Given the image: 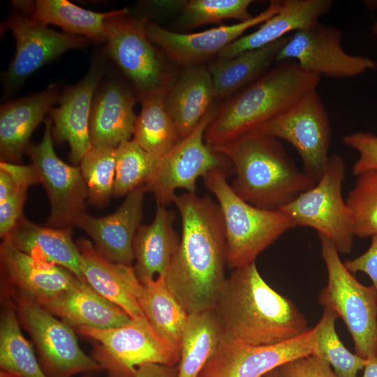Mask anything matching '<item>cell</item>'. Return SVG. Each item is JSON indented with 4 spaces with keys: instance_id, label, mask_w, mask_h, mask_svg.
Listing matches in <instances>:
<instances>
[{
    "instance_id": "ee69618b",
    "label": "cell",
    "mask_w": 377,
    "mask_h": 377,
    "mask_svg": "<svg viewBox=\"0 0 377 377\" xmlns=\"http://www.w3.org/2000/svg\"><path fill=\"white\" fill-rule=\"evenodd\" d=\"M371 239V244L364 253L344 261L343 265L352 274L361 272L368 275L377 293V234L372 235Z\"/></svg>"
},
{
    "instance_id": "7402d4cb",
    "label": "cell",
    "mask_w": 377,
    "mask_h": 377,
    "mask_svg": "<svg viewBox=\"0 0 377 377\" xmlns=\"http://www.w3.org/2000/svg\"><path fill=\"white\" fill-rule=\"evenodd\" d=\"M59 87L52 84L40 93L1 105L0 110V153L1 161L20 163L29 138L58 102Z\"/></svg>"
},
{
    "instance_id": "ac0fdd59",
    "label": "cell",
    "mask_w": 377,
    "mask_h": 377,
    "mask_svg": "<svg viewBox=\"0 0 377 377\" xmlns=\"http://www.w3.org/2000/svg\"><path fill=\"white\" fill-rule=\"evenodd\" d=\"M0 260L7 300H25L41 306L79 279L68 269L34 259L2 239Z\"/></svg>"
},
{
    "instance_id": "ffe728a7",
    "label": "cell",
    "mask_w": 377,
    "mask_h": 377,
    "mask_svg": "<svg viewBox=\"0 0 377 377\" xmlns=\"http://www.w3.org/2000/svg\"><path fill=\"white\" fill-rule=\"evenodd\" d=\"M145 193L142 185L128 193L112 214L95 217L82 212L74 225L92 238L96 249L107 259L117 264L132 266L133 239L141 225Z\"/></svg>"
},
{
    "instance_id": "f1b7e54d",
    "label": "cell",
    "mask_w": 377,
    "mask_h": 377,
    "mask_svg": "<svg viewBox=\"0 0 377 377\" xmlns=\"http://www.w3.org/2000/svg\"><path fill=\"white\" fill-rule=\"evenodd\" d=\"M289 37L231 58L213 60L207 68L212 77L216 100L230 98L267 73Z\"/></svg>"
},
{
    "instance_id": "681fc988",
    "label": "cell",
    "mask_w": 377,
    "mask_h": 377,
    "mask_svg": "<svg viewBox=\"0 0 377 377\" xmlns=\"http://www.w3.org/2000/svg\"><path fill=\"white\" fill-rule=\"evenodd\" d=\"M371 31L374 36H377V20L373 24Z\"/></svg>"
},
{
    "instance_id": "74e56055",
    "label": "cell",
    "mask_w": 377,
    "mask_h": 377,
    "mask_svg": "<svg viewBox=\"0 0 377 377\" xmlns=\"http://www.w3.org/2000/svg\"><path fill=\"white\" fill-rule=\"evenodd\" d=\"M346 199L355 237L364 239L377 234V170L358 175Z\"/></svg>"
},
{
    "instance_id": "d6986e66",
    "label": "cell",
    "mask_w": 377,
    "mask_h": 377,
    "mask_svg": "<svg viewBox=\"0 0 377 377\" xmlns=\"http://www.w3.org/2000/svg\"><path fill=\"white\" fill-rule=\"evenodd\" d=\"M105 71L103 59L97 58L87 75L61 94L59 106L52 108L48 112L53 124L54 138L59 142H68L70 160L75 165L80 164L91 147L90 117L92 103Z\"/></svg>"
},
{
    "instance_id": "277c9868",
    "label": "cell",
    "mask_w": 377,
    "mask_h": 377,
    "mask_svg": "<svg viewBox=\"0 0 377 377\" xmlns=\"http://www.w3.org/2000/svg\"><path fill=\"white\" fill-rule=\"evenodd\" d=\"M320 78L302 70L295 61L277 62L216 108L205 131L206 143L216 147L256 131L317 89Z\"/></svg>"
},
{
    "instance_id": "ab89813d",
    "label": "cell",
    "mask_w": 377,
    "mask_h": 377,
    "mask_svg": "<svg viewBox=\"0 0 377 377\" xmlns=\"http://www.w3.org/2000/svg\"><path fill=\"white\" fill-rule=\"evenodd\" d=\"M343 143L359 154L352 172L357 176L364 171L377 170V135L371 132L357 131L345 135Z\"/></svg>"
},
{
    "instance_id": "8fae6325",
    "label": "cell",
    "mask_w": 377,
    "mask_h": 377,
    "mask_svg": "<svg viewBox=\"0 0 377 377\" xmlns=\"http://www.w3.org/2000/svg\"><path fill=\"white\" fill-rule=\"evenodd\" d=\"M256 131L286 140L297 151L304 172L316 184L330 157L331 126L317 89Z\"/></svg>"
},
{
    "instance_id": "603a6c76",
    "label": "cell",
    "mask_w": 377,
    "mask_h": 377,
    "mask_svg": "<svg viewBox=\"0 0 377 377\" xmlns=\"http://www.w3.org/2000/svg\"><path fill=\"white\" fill-rule=\"evenodd\" d=\"M333 6L332 0H283L279 10L253 32L244 35L222 50L217 57L228 59L277 41L291 31L307 28L319 21Z\"/></svg>"
},
{
    "instance_id": "4fadbf2b",
    "label": "cell",
    "mask_w": 377,
    "mask_h": 377,
    "mask_svg": "<svg viewBox=\"0 0 377 377\" xmlns=\"http://www.w3.org/2000/svg\"><path fill=\"white\" fill-rule=\"evenodd\" d=\"M342 36L340 29L318 21L290 36L276 62L293 60L306 72L330 78H351L377 68L371 58L346 52Z\"/></svg>"
},
{
    "instance_id": "d4e9b609",
    "label": "cell",
    "mask_w": 377,
    "mask_h": 377,
    "mask_svg": "<svg viewBox=\"0 0 377 377\" xmlns=\"http://www.w3.org/2000/svg\"><path fill=\"white\" fill-rule=\"evenodd\" d=\"M42 307L74 328L109 329L131 319L124 309L81 279Z\"/></svg>"
},
{
    "instance_id": "f6af8a7d",
    "label": "cell",
    "mask_w": 377,
    "mask_h": 377,
    "mask_svg": "<svg viewBox=\"0 0 377 377\" xmlns=\"http://www.w3.org/2000/svg\"><path fill=\"white\" fill-rule=\"evenodd\" d=\"M82 377H93L91 374H84ZM135 377H178V365L170 366L148 363L138 367Z\"/></svg>"
},
{
    "instance_id": "9c48e42d",
    "label": "cell",
    "mask_w": 377,
    "mask_h": 377,
    "mask_svg": "<svg viewBox=\"0 0 377 377\" xmlns=\"http://www.w3.org/2000/svg\"><path fill=\"white\" fill-rule=\"evenodd\" d=\"M345 177L343 157L330 154L319 181L280 209L296 227L313 228L328 238L339 253L351 252L355 237L352 217L342 195Z\"/></svg>"
},
{
    "instance_id": "52a82bcc",
    "label": "cell",
    "mask_w": 377,
    "mask_h": 377,
    "mask_svg": "<svg viewBox=\"0 0 377 377\" xmlns=\"http://www.w3.org/2000/svg\"><path fill=\"white\" fill-rule=\"evenodd\" d=\"M318 235L327 272V282L319 293L318 302L343 320L355 354L364 359L377 357V293L372 285L362 284L346 269L328 238Z\"/></svg>"
},
{
    "instance_id": "6da1fadb",
    "label": "cell",
    "mask_w": 377,
    "mask_h": 377,
    "mask_svg": "<svg viewBox=\"0 0 377 377\" xmlns=\"http://www.w3.org/2000/svg\"><path fill=\"white\" fill-rule=\"evenodd\" d=\"M182 221L178 249L164 276L188 313L214 309L226 280L227 245L217 203L186 193L174 202Z\"/></svg>"
},
{
    "instance_id": "b9f144b4",
    "label": "cell",
    "mask_w": 377,
    "mask_h": 377,
    "mask_svg": "<svg viewBox=\"0 0 377 377\" xmlns=\"http://www.w3.org/2000/svg\"><path fill=\"white\" fill-rule=\"evenodd\" d=\"M280 377H338L321 357L309 355L279 367Z\"/></svg>"
},
{
    "instance_id": "30bf717a",
    "label": "cell",
    "mask_w": 377,
    "mask_h": 377,
    "mask_svg": "<svg viewBox=\"0 0 377 377\" xmlns=\"http://www.w3.org/2000/svg\"><path fill=\"white\" fill-rule=\"evenodd\" d=\"M212 107L194 130L182 138L162 156L151 176L143 184L145 192L151 193L157 205L173 202L175 191L185 189L195 193L196 181L216 170L226 172L230 161L205 140V131L216 114Z\"/></svg>"
},
{
    "instance_id": "7bdbcfd3",
    "label": "cell",
    "mask_w": 377,
    "mask_h": 377,
    "mask_svg": "<svg viewBox=\"0 0 377 377\" xmlns=\"http://www.w3.org/2000/svg\"><path fill=\"white\" fill-rule=\"evenodd\" d=\"M28 188H20L0 202V236L5 237L23 216Z\"/></svg>"
},
{
    "instance_id": "1f68e13d",
    "label": "cell",
    "mask_w": 377,
    "mask_h": 377,
    "mask_svg": "<svg viewBox=\"0 0 377 377\" xmlns=\"http://www.w3.org/2000/svg\"><path fill=\"white\" fill-rule=\"evenodd\" d=\"M223 338L214 309L188 313L180 343L178 377H198Z\"/></svg>"
},
{
    "instance_id": "44dd1931",
    "label": "cell",
    "mask_w": 377,
    "mask_h": 377,
    "mask_svg": "<svg viewBox=\"0 0 377 377\" xmlns=\"http://www.w3.org/2000/svg\"><path fill=\"white\" fill-rule=\"evenodd\" d=\"M137 96L124 83L108 80L97 88L90 117L91 146L117 147L133 135Z\"/></svg>"
},
{
    "instance_id": "ba28073f",
    "label": "cell",
    "mask_w": 377,
    "mask_h": 377,
    "mask_svg": "<svg viewBox=\"0 0 377 377\" xmlns=\"http://www.w3.org/2000/svg\"><path fill=\"white\" fill-rule=\"evenodd\" d=\"M93 341L91 357L108 377H135L138 367L148 363L179 364V350L163 341L145 316L131 318L119 327L76 328Z\"/></svg>"
},
{
    "instance_id": "8992f818",
    "label": "cell",
    "mask_w": 377,
    "mask_h": 377,
    "mask_svg": "<svg viewBox=\"0 0 377 377\" xmlns=\"http://www.w3.org/2000/svg\"><path fill=\"white\" fill-rule=\"evenodd\" d=\"M147 21L121 8L105 22L108 54L131 82L139 100L165 96L177 76L167 57L147 37Z\"/></svg>"
},
{
    "instance_id": "e0dca14e",
    "label": "cell",
    "mask_w": 377,
    "mask_h": 377,
    "mask_svg": "<svg viewBox=\"0 0 377 377\" xmlns=\"http://www.w3.org/2000/svg\"><path fill=\"white\" fill-rule=\"evenodd\" d=\"M6 26L15 40L14 57L3 75L8 91L64 52L86 45L84 37L54 31L21 13L10 16Z\"/></svg>"
},
{
    "instance_id": "83f0119b",
    "label": "cell",
    "mask_w": 377,
    "mask_h": 377,
    "mask_svg": "<svg viewBox=\"0 0 377 377\" xmlns=\"http://www.w3.org/2000/svg\"><path fill=\"white\" fill-rule=\"evenodd\" d=\"M175 214L157 205L152 222L140 225L133 239V267L139 281L165 276L180 239L175 230Z\"/></svg>"
},
{
    "instance_id": "4316f807",
    "label": "cell",
    "mask_w": 377,
    "mask_h": 377,
    "mask_svg": "<svg viewBox=\"0 0 377 377\" xmlns=\"http://www.w3.org/2000/svg\"><path fill=\"white\" fill-rule=\"evenodd\" d=\"M168 113L182 138L188 136L216 100L211 73L202 65L184 67L165 97Z\"/></svg>"
},
{
    "instance_id": "c3c4849f",
    "label": "cell",
    "mask_w": 377,
    "mask_h": 377,
    "mask_svg": "<svg viewBox=\"0 0 377 377\" xmlns=\"http://www.w3.org/2000/svg\"><path fill=\"white\" fill-rule=\"evenodd\" d=\"M263 377H280L279 368H276L268 372L267 374L264 375Z\"/></svg>"
},
{
    "instance_id": "5bb4252c",
    "label": "cell",
    "mask_w": 377,
    "mask_h": 377,
    "mask_svg": "<svg viewBox=\"0 0 377 377\" xmlns=\"http://www.w3.org/2000/svg\"><path fill=\"white\" fill-rule=\"evenodd\" d=\"M316 348V326L270 346H249L223 338L198 377H263L290 361L314 355Z\"/></svg>"
},
{
    "instance_id": "60d3db41",
    "label": "cell",
    "mask_w": 377,
    "mask_h": 377,
    "mask_svg": "<svg viewBox=\"0 0 377 377\" xmlns=\"http://www.w3.org/2000/svg\"><path fill=\"white\" fill-rule=\"evenodd\" d=\"M40 183L38 174L31 164L21 165L1 161L0 163V202L20 188Z\"/></svg>"
},
{
    "instance_id": "d590c367",
    "label": "cell",
    "mask_w": 377,
    "mask_h": 377,
    "mask_svg": "<svg viewBox=\"0 0 377 377\" xmlns=\"http://www.w3.org/2000/svg\"><path fill=\"white\" fill-rule=\"evenodd\" d=\"M159 159L144 150L133 139L118 145L112 195H126L143 185L156 170Z\"/></svg>"
},
{
    "instance_id": "f546056e",
    "label": "cell",
    "mask_w": 377,
    "mask_h": 377,
    "mask_svg": "<svg viewBox=\"0 0 377 377\" xmlns=\"http://www.w3.org/2000/svg\"><path fill=\"white\" fill-rule=\"evenodd\" d=\"M133 293L156 334L166 343L179 350L188 313L168 286L164 276L138 280Z\"/></svg>"
},
{
    "instance_id": "f35d334b",
    "label": "cell",
    "mask_w": 377,
    "mask_h": 377,
    "mask_svg": "<svg viewBox=\"0 0 377 377\" xmlns=\"http://www.w3.org/2000/svg\"><path fill=\"white\" fill-rule=\"evenodd\" d=\"M252 0L186 1L177 21L182 29H191L204 24L221 23L227 19L244 22L253 16L249 12Z\"/></svg>"
},
{
    "instance_id": "836d02e7",
    "label": "cell",
    "mask_w": 377,
    "mask_h": 377,
    "mask_svg": "<svg viewBox=\"0 0 377 377\" xmlns=\"http://www.w3.org/2000/svg\"><path fill=\"white\" fill-rule=\"evenodd\" d=\"M0 367L13 377H48L22 334L15 308L8 301L1 314Z\"/></svg>"
},
{
    "instance_id": "cb8c5ba5",
    "label": "cell",
    "mask_w": 377,
    "mask_h": 377,
    "mask_svg": "<svg viewBox=\"0 0 377 377\" xmlns=\"http://www.w3.org/2000/svg\"><path fill=\"white\" fill-rule=\"evenodd\" d=\"M75 244L81 256L85 281L98 294L124 309L131 318L144 316L133 293L138 277L133 266L114 263L84 237Z\"/></svg>"
},
{
    "instance_id": "3957f363",
    "label": "cell",
    "mask_w": 377,
    "mask_h": 377,
    "mask_svg": "<svg viewBox=\"0 0 377 377\" xmlns=\"http://www.w3.org/2000/svg\"><path fill=\"white\" fill-rule=\"evenodd\" d=\"M212 147L232 166V190L257 207L280 210L316 184L297 168L279 139L269 135L253 131Z\"/></svg>"
},
{
    "instance_id": "e575fe53",
    "label": "cell",
    "mask_w": 377,
    "mask_h": 377,
    "mask_svg": "<svg viewBox=\"0 0 377 377\" xmlns=\"http://www.w3.org/2000/svg\"><path fill=\"white\" fill-rule=\"evenodd\" d=\"M337 314L324 309L317 329V348L314 355L323 359L338 377H357L359 371L364 369L366 359L352 353L339 339L335 321Z\"/></svg>"
},
{
    "instance_id": "8d00e7d4",
    "label": "cell",
    "mask_w": 377,
    "mask_h": 377,
    "mask_svg": "<svg viewBox=\"0 0 377 377\" xmlns=\"http://www.w3.org/2000/svg\"><path fill=\"white\" fill-rule=\"evenodd\" d=\"M116 147L91 146L80 163L91 203L105 205L113 194Z\"/></svg>"
},
{
    "instance_id": "4dcf8cb0",
    "label": "cell",
    "mask_w": 377,
    "mask_h": 377,
    "mask_svg": "<svg viewBox=\"0 0 377 377\" xmlns=\"http://www.w3.org/2000/svg\"><path fill=\"white\" fill-rule=\"evenodd\" d=\"M13 4L22 14L38 22L52 24L66 33L103 42L106 20L117 10L94 12L66 0L14 1Z\"/></svg>"
},
{
    "instance_id": "7c38bea8",
    "label": "cell",
    "mask_w": 377,
    "mask_h": 377,
    "mask_svg": "<svg viewBox=\"0 0 377 377\" xmlns=\"http://www.w3.org/2000/svg\"><path fill=\"white\" fill-rule=\"evenodd\" d=\"M7 301L15 308L19 320L35 343L48 377H73L103 370L80 348L72 326L38 304Z\"/></svg>"
},
{
    "instance_id": "bcb514c9",
    "label": "cell",
    "mask_w": 377,
    "mask_h": 377,
    "mask_svg": "<svg viewBox=\"0 0 377 377\" xmlns=\"http://www.w3.org/2000/svg\"><path fill=\"white\" fill-rule=\"evenodd\" d=\"M362 377H377V357L366 359Z\"/></svg>"
},
{
    "instance_id": "484cf974",
    "label": "cell",
    "mask_w": 377,
    "mask_h": 377,
    "mask_svg": "<svg viewBox=\"0 0 377 377\" xmlns=\"http://www.w3.org/2000/svg\"><path fill=\"white\" fill-rule=\"evenodd\" d=\"M3 238H7L15 248L34 259L62 267L85 281L82 272L80 253L72 239L71 226L43 227L23 216Z\"/></svg>"
},
{
    "instance_id": "d6a6232c",
    "label": "cell",
    "mask_w": 377,
    "mask_h": 377,
    "mask_svg": "<svg viewBox=\"0 0 377 377\" xmlns=\"http://www.w3.org/2000/svg\"><path fill=\"white\" fill-rule=\"evenodd\" d=\"M165 96L153 95L140 100L133 140L149 154L161 158L181 139L165 104Z\"/></svg>"
},
{
    "instance_id": "7a4b0ae2",
    "label": "cell",
    "mask_w": 377,
    "mask_h": 377,
    "mask_svg": "<svg viewBox=\"0 0 377 377\" xmlns=\"http://www.w3.org/2000/svg\"><path fill=\"white\" fill-rule=\"evenodd\" d=\"M214 310L223 327V338L245 345L278 344L309 329L296 305L263 279L256 262L233 269Z\"/></svg>"
},
{
    "instance_id": "7dc6e473",
    "label": "cell",
    "mask_w": 377,
    "mask_h": 377,
    "mask_svg": "<svg viewBox=\"0 0 377 377\" xmlns=\"http://www.w3.org/2000/svg\"><path fill=\"white\" fill-rule=\"evenodd\" d=\"M363 3L370 10H374L377 9V0L364 1Z\"/></svg>"
},
{
    "instance_id": "5b68a950",
    "label": "cell",
    "mask_w": 377,
    "mask_h": 377,
    "mask_svg": "<svg viewBox=\"0 0 377 377\" xmlns=\"http://www.w3.org/2000/svg\"><path fill=\"white\" fill-rule=\"evenodd\" d=\"M202 179L222 214L229 268L235 269L256 262L261 252L296 227L281 210L261 209L239 197L228 183L225 171H212Z\"/></svg>"
},
{
    "instance_id": "2e32d148",
    "label": "cell",
    "mask_w": 377,
    "mask_h": 377,
    "mask_svg": "<svg viewBox=\"0 0 377 377\" xmlns=\"http://www.w3.org/2000/svg\"><path fill=\"white\" fill-rule=\"evenodd\" d=\"M281 5V1L272 0L264 10L249 20L220 25L196 33L174 32L148 20L145 31L149 39L172 62L183 67L201 65L218 56L222 50L242 36L246 31L261 24L275 15Z\"/></svg>"
},
{
    "instance_id": "9a60e30c",
    "label": "cell",
    "mask_w": 377,
    "mask_h": 377,
    "mask_svg": "<svg viewBox=\"0 0 377 377\" xmlns=\"http://www.w3.org/2000/svg\"><path fill=\"white\" fill-rule=\"evenodd\" d=\"M26 152L50 200V214L47 223L54 228L71 226L83 212L87 188L80 167L70 165L57 156L50 119L45 122L40 142L29 145Z\"/></svg>"
}]
</instances>
